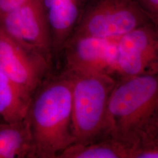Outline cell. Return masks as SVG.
<instances>
[{"instance_id": "277c9868", "label": "cell", "mask_w": 158, "mask_h": 158, "mask_svg": "<svg viewBox=\"0 0 158 158\" xmlns=\"http://www.w3.org/2000/svg\"><path fill=\"white\" fill-rule=\"evenodd\" d=\"M148 23L137 0H89L71 37L117 40Z\"/></svg>"}, {"instance_id": "9c48e42d", "label": "cell", "mask_w": 158, "mask_h": 158, "mask_svg": "<svg viewBox=\"0 0 158 158\" xmlns=\"http://www.w3.org/2000/svg\"><path fill=\"white\" fill-rule=\"evenodd\" d=\"M89 0H41L51 32L53 57L59 56L76 28Z\"/></svg>"}, {"instance_id": "ba28073f", "label": "cell", "mask_w": 158, "mask_h": 158, "mask_svg": "<svg viewBox=\"0 0 158 158\" xmlns=\"http://www.w3.org/2000/svg\"><path fill=\"white\" fill-rule=\"evenodd\" d=\"M117 40L72 36L64 46L66 69H81L121 79L117 65Z\"/></svg>"}, {"instance_id": "8992f818", "label": "cell", "mask_w": 158, "mask_h": 158, "mask_svg": "<svg viewBox=\"0 0 158 158\" xmlns=\"http://www.w3.org/2000/svg\"><path fill=\"white\" fill-rule=\"evenodd\" d=\"M0 18V28L12 39L52 60L51 32L41 0H28Z\"/></svg>"}, {"instance_id": "52a82bcc", "label": "cell", "mask_w": 158, "mask_h": 158, "mask_svg": "<svg viewBox=\"0 0 158 158\" xmlns=\"http://www.w3.org/2000/svg\"><path fill=\"white\" fill-rule=\"evenodd\" d=\"M117 45L121 79L158 73V30L151 23L121 36Z\"/></svg>"}, {"instance_id": "9a60e30c", "label": "cell", "mask_w": 158, "mask_h": 158, "mask_svg": "<svg viewBox=\"0 0 158 158\" xmlns=\"http://www.w3.org/2000/svg\"><path fill=\"white\" fill-rule=\"evenodd\" d=\"M28 0H0V17L22 6Z\"/></svg>"}, {"instance_id": "7c38bea8", "label": "cell", "mask_w": 158, "mask_h": 158, "mask_svg": "<svg viewBox=\"0 0 158 158\" xmlns=\"http://www.w3.org/2000/svg\"><path fill=\"white\" fill-rule=\"evenodd\" d=\"M130 151V147L108 137L86 145L74 143L56 158H129Z\"/></svg>"}, {"instance_id": "3957f363", "label": "cell", "mask_w": 158, "mask_h": 158, "mask_svg": "<svg viewBox=\"0 0 158 158\" xmlns=\"http://www.w3.org/2000/svg\"><path fill=\"white\" fill-rule=\"evenodd\" d=\"M65 70L72 83V120L76 143L86 145L111 137L108 102L117 80L93 71Z\"/></svg>"}, {"instance_id": "5b68a950", "label": "cell", "mask_w": 158, "mask_h": 158, "mask_svg": "<svg viewBox=\"0 0 158 158\" xmlns=\"http://www.w3.org/2000/svg\"><path fill=\"white\" fill-rule=\"evenodd\" d=\"M52 60L29 51L0 28V71L31 97L52 74Z\"/></svg>"}, {"instance_id": "e0dca14e", "label": "cell", "mask_w": 158, "mask_h": 158, "mask_svg": "<svg viewBox=\"0 0 158 158\" xmlns=\"http://www.w3.org/2000/svg\"><path fill=\"white\" fill-rule=\"evenodd\" d=\"M2 121H4L2 120V119L1 118V117H0V123H1V122H2Z\"/></svg>"}, {"instance_id": "7a4b0ae2", "label": "cell", "mask_w": 158, "mask_h": 158, "mask_svg": "<svg viewBox=\"0 0 158 158\" xmlns=\"http://www.w3.org/2000/svg\"><path fill=\"white\" fill-rule=\"evenodd\" d=\"M158 111V73L117 81L108 102L110 135L130 147Z\"/></svg>"}, {"instance_id": "8fae6325", "label": "cell", "mask_w": 158, "mask_h": 158, "mask_svg": "<svg viewBox=\"0 0 158 158\" xmlns=\"http://www.w3.org/2000/svg\"><path fill=\"white\" fill-rule=\"evenodd\" d=\"M32 97L0 71V117L7 123L27 117Z\"/></svg>"}, {"instance_id": "4fadbf2b", "label": "cell", "mask_w": 158, "mask_h": 158, "mask_svg": "<svg viewBox=\"0 0 158 158\" xmlns=\"http://www.w3.org/2000/svg\"><path fill=\"white\" fill-rule=\"evenodd\" d=\"M129 158H158V128L151 125L130 148Z\"/></svg>"}, {"instance_id": "2e32d148", "label": "cell", "mask_w": 158, "mask_h": 158, "mask_svg": "<svg viewBox=\"0 0 158 158\" xmlns=\"http://www.w3.org/2000/svg\"><path fill=\"white\" fill-rule=\"evenodd\" d=\"M151 125H155V127H156L157 128H158V111L156 113L155 118H154V119L153 121L152 124Z\"/></svg>"}, {"instance_id": "5bb4252c", "label": "cell", "mask_w": 158, "mask_h": 158, "mask_svg": "<svg viewBox=\"0 0 158 158\" xmlns=\"http://www.w3.org/2000/svg\"><path fill=\"white\" fill-rule=\"evenodd\" d=\"M149 22L158 30V0H137Z\"/></svg>"}, {"instance_id": "30bf717a", "label": "cell", "mask_w": 158, "mask_h": 158, "mask_svg": "<svg viewBox=\"0 0 158 158\" xmlns=\"http://www.w3.org/2000/svg\"><path fill=\"white\" fill-rule=\"evenodd\" d=\"M0 158H35L28 115L21 121L0 123Z\"/></svg>"}, {"instance_id": "6da1fadb", "label": "cell", "mask_w": 158, "mask_h": 158, "mask_svg": "<svg viewBox=\"0 0 158 158\" xmlns=\"http://www.w3.org/2000/svg\"><path fill=\"white\" fill-rule=\"evenodd\" d=\"M35 158H56L76 143L72 120V83L65 70L52 74L32 97L28 113Z\"/></svg>"}]
</instances>
